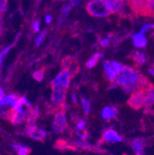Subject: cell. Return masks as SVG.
Instances as JSON below:
<instances>
[{
	"mask_svg": "<svg viewBox=\"0 0 154 155\" xmlns=\"http://www.w3.org/2000/svg\"><path fill=\"white\" fill-rule=\"evenodd\" d=\"M7 7H8V0H1V3H0L1 12H4L7 9Z\"/></svg>",
	"mask_w": 154,
	"mask_h": 155,
	"instance_id": "27",
	"label": "cell"
},
{
	"mask_svg": "<svg viewBox=\"0 0 154 155\" xmlns=\"http://www.w3.org/2000/svg\"><path fill=\"white\" fill-rule=\"evenodd\" d=\"M33 31L35 32H38L40 31V22L38 21H34V23H33Z\"/></svg>",
	"mask_w": 154,
	"mask_h": 155,
	"instance_id": "29",
	"label": "cell"
},
{
	"mask_svg": "<svg viewBox=\"0 0 154 155\" xmlns=\"http://www.w3.org/2000/svg\"><path fill=\"white\" fill-rule=\"evenodd\" d=\"M118 111L115 107L112 106H106L102 111V117L103 119H111L113 117H115L117 114Z\"/></svg>",
	"mask_w": 154,
	"mask_h": 155,
	"instance_id": "14",
	"label": "cell"
},
{
	"mask_svg": "<svg viewBox=\"0 0 154 155\" xmlns=\"http://www.w3.org/2000/svg\"><path fill=\"white\" fill-rule=\"evenodd\" d=\"M18 97L16 95V94H8V95H6L4 98H2L0 100V104L1 106H7V105H10L11 109L15 107L16 105V103H17V100H18Z\"/></svg>",
	"mask_w": 154,
	"mask_h": 155,
	"instance_id": "12",
	"label": "cell"
},
{
	"mask_svg": "<svg viewBox=\"0 0 154 155\" xmlns=\"http://www.w3.org/2000/svg\"><path fill=\"white\" fill-rule=\"evenodd\" d=\"M132 58L133 60L135 61L138 66H141V65H144L147 61V58H146V55L143 54V53H140V52H134L132 54Z\"/></svg>",
	"mask_w": 154,
	"mask_h": 155,
	"instance_id": "16",
	"label": "cell"
},
{
	"mask_svg": "<svg viewBox=\"0 0 154 155\" xmlns=\"http://www.w3.org/2000/svg\"><path fill=\"white\" fill-rule=\"evenodd\" d=\"M5 97V93H4V91H3V89H1V91H0V98H4Z\"/></svg>",
	"mask_w": 154,
	"mask_h": 155,
	"instance_id": "35",
	"label": "cell"
},
{
	"mask_svg": "<svg viewBox=\"0 0 154 155\" xmlns=\"http://www.w3.org/2000/svg\"><path fill=\"white\" fill-rule=\"evenodd\" d=\"M154 104V87L149 83V91H148V98L146 106H150Z\"/></svg>",
	"mask_w": 154,
	"mask_h": 155,
	"instance_id": "18",
	"label": "cell"
},
{
	"mask_svg": "<svg viewBox=\"0 0 154 155\" xmlns=\"http://www.w3.org/2000/svg\"><path fill=\"white\" fill-rule=\"evenodd\" d=\"M21 146H22V145H21V144H18V143H13L11 147H12V149H13V150H14L17 152L18 150L21 149Z\"/></svg>",
	"mask_w": 154,
	"mask_h": 155,
	"instance_id": "31",
	"label": "cell"
},
{
	"mask_svg": "<svg viewBox=\"0 0 154 155\" xmlns=\"http://www.w3.org/2000/svg\"><path fill=\"white\" fill-rule=\"evenodd\" d=\"M102 56H103V54H101V53H96V54H94L91 56L90 59L86 63V67H87L88 68H93L96 64H97V62L99 61V59H100V58H101Z\"/></svg>",
	"mask_w": 154,
	"mask_h": 155,
	"instance_id": "17",
	"label": "cell"
},
{
	"mask_svg": "<svg viewBox=\"0 0 154 155\" xmlns=\"http://www.w3.org/2000/svg\"><path fill=\"white\" fill-rule=\"evenodd\" d=\"M149 84L140 87L132 92L131 97L127 101V104L130 107H132L133 109H140L141 107L146 105L147 98H148Z\"/></svg>",
	"mask_w": 154,
	"mask_h": 155,
	"instance_id": "3",
	"label": "cell"
},
{
	"mask_svg": "<svg viewBox=\"0 0 154 155\" xmlns=\"http://www.w3.org/2000/svg\"><path fill=\"white\" fill-rule=\"evenodd\" d=\"M149 2L150 0H126V4L134 13L144 17H150Z\"/></svg>",
	"mask_w": 154,
	"mask_h": 155,
	"instance_id": "4",
	"label": "cell"
},
{
	"mask_svg": "<svg viewBox=\"0 0 154 155\" xmlns=\"http://www.w3.org/2000/svg\"><path fill=\"white\" fill-rule=\"evenodd\" d=\"M109 9L113 13H118L124 10L126 0H104Z\"/></svg>",
	"mask_w": 154,
	"mask_h": 155,
	"instance_id": "11",
	"label": "cell"
},
{
	"mask_svg": "<svg viewBox=\"0 0 154 155\" xmlns=\"http://www.w3.org/2000/svg\"><path fill=\"white\" fill-rule=\"evenodd\" d=\"M27 133L30 138L36 140H41V141H43L45 139L46 135H47L45 130L38 127L32 124H30L27 127Z\"/></svg>",
	"mask_w": 154,
	"mask_h": 155,
	"instance_id": "9",
	"label": "cell"
},
{
	"mask_svg": "<svg viewBox=\"0 0 154 155\" xmlns=\"http://www.w3.org/2000/svg\"><path fill=\"white\" fill-rule=\"evenodd\" d=\"M9 49H10V47L9 46H8V47H6L2 52H1V55H0V59H1V63L3 62V59H4V56L8 54V52L9 51Z\"/></svg>",
	"mask_w": 154,
	"mask_h": 155,
	"instance_id": "28",
	"label": "cell"
},
{
	"mask_svg": "<svg viewBox=\"0 0 154 155\" xmlns=\"http://www.w3.org/2000/svg\"><path fill=\"white\" fill-rule=\"evenodd\" d=\"M118 86H122L126 92H131L137 89L149 84L147 78L142 76L140 72L129 67L124 68V70L113 81Z\"/></svg>",
	"mask_w": 154,
	"mask_h": 155,
	"instance_id": "1",
	"label": "cell"
},
{
	"mask_svg": "<svg viewBox=\"0 0 154 155\" xmlns=\"http://www.w3.org/2000/svg\"><path fill=\"white\" fill-rule=\"evenodd\" d=\"M85 126H86V122L84 120L79 121L78 123H77V127H76L77 131H82L85 128Z\"/></svg>",
	"mask_w": 154,
	"mask_h": 155,
	"instance_id": "25",
	"label": "cell"
},
{
	"mask_svg": "<svg viewBox=\"0 0 154 155\" xmlns=\"http://www.w3.org/2000/svg\"><path fill=\"white\" fill-rule=\"evenodd\" d=\"M52 87H53V91L51 96L52 103L56 106L64 104V102L66 100V94H67L66 88L63 86H52Z\"/></svg>",
	"mask_w": 154,
	"mask_h": 155,
	"instance_id": "7",
	"label": "cell"
},
{
	"mask_svg": "<svg viewBox=\"0 0 154 155\" xmlns=\"http://www.w3.org/2000/svg\"><path fill=\"white\" fill-rule=\"evenodd\" d=\"M149 73H150L151 75H153V76H154V68H149Z\"/></svg>",
	"mask_w": 154,
	"mask_h": 155,
	"instance_id": "36",
	"label": "cell"
},
{
	"mask_svg": "<svg viewBox=\"0 0 154 155\" xmlns=\"http://www.w3.org/2000/svg\"><path fill=\"white\" fill-rule=\"evenodd\" d=\"M80 1V0H70V3H71L73 6H79Z\"/></svg>",
	"mask_w": 154,
	"mask_h": 155,
	"instance_id": "32",
	"label": "cell"
},
{
	"mask_svg": "<svg viewBox=\"0 0 154 155\" xmlns=\"http://www.w3.org/2000/svg\"><path fill=\"white\" fill-rule=\"evenodd\" d=\"M33 79L36 80L37 81L41 82L44 80V68H40L36 71L33 72Z\"/></svg>",
	"mask_w": 154,
	"mask_h": 155,
	"instance_id": "20",
	"label": "cell"
},
{
	"mask_svg": "<svg viewBox=\"0 0 154 155\" xmlns=\"http://www.w3.org/2000/svg\"><path fill=\"white\" fill-rule=\"evenodd\" d=\"M103 140L108 143H116V142H122L123 139L121 136L112 128L107 129L103 134Z\"/></svg>",
	"mask_w": 154,
	"mask_h": 155,
	"instance_id": "10",
	"label": "cell"
},
{
	"mask_svg": "<svg viewBox=\"0 0 154 155\" xmlns=\"http://www.w3.org/2000/svg\"><path fill=\"white\" fill-rule=\"evenodd\" d=\"M103 66L105 70L106 79L109 81H114L116 77L124 70L125 66L115 61H103Z\"/></svg>",
	"mask_w": 154,
	"mask_h": 155,
	"instance_id": "5",
	"label": "cell"
},
{
	"mask_svg": "<svg viewBox=\"0 0 154 155\" xmlns=\"http://www.w3.org/2000/svg\"><path fill=\"white\" fill-rule=\"evenodd\" d=\"M133 43H134L135 46L139 47V48H144L147 45V40H146V38L140 32L138 33V34H135L133 36Z\"/></svg>",
	"mask_w": 154,
	"mask_h": 155,
	"instance_id": "15",
	"label": "cell"
},
{
	"mask_svg": "<svg viewBox=\"0 0 154 155\" xmlns=\"http://www.w3.org/2000/svg\"><path fill=\"white\" fill-rule=\"evenodd\" d=\"M87 12L96 18H104L111 14V10L104 0H91L86 4Z\"/></svg>",
	"mask_w": 154,
	"mask_h": 155,
	"instance_id": "2",
	"label": "cell"
},
{
	"mask_svg": "<svg viewBox=\"0 0 154 155\" xmlns=\"http://www.w3.org/2000/svg\"><path fill=\"white\" fill-rule=\"evenodd\" d=\"M81 104H82V108L83 111L86 114H88L90 111V100L86 99V98H82L81 99Z\"/></svg>",
	"mask_w": 154,
	"mask_h": 155,
	"instance_id": "21",
	"label": "cell"
},
{
	"mask_svg": "<svg viewBox=\"0 0 154 155\" xmlns=\"http://www.w3.org/2000/svg\"><path fill=\"white\" fill-rule=\"evenodd\" d=\"M52 21V16L51 15H47L45 17V22L46 23H50Z\"/></svg>",
	"mask_w": 154,
	"mask_h": 155,
	"instance_id": "33",
	"label": "cell"
},
{
	"mask_svg": "<svg viewBox=\"0 0 154 155\" xmlns=\"http://www.w3.org/2000/svg\"><path fill=\"white\" fill-rule=\"evenodd\" d=\"M30 152V149L26 146H21V149L17 151L18 155H28Z\"/></svg>",
	"mask_w": 154,
	"mask_h": 155,
	"instance_id": "23",
	"label": "cell"
},
{
	"mask_svg": "<svg viewBox=\"0 0 154 155\" xmlns=\"http://www.w3.org/2000/svg\"><path fill=\"white\" fill-rule=\"evenodd\" d=\"M78 136L80 137V140H88V133L87 132H84V133H78Z\"/></svg>",
	"mask_w": 154,
	"mask_h": 155,
	"instance_id": "30",
	"label": "cell"
},
{
	"mask_svg": "<svg viewBox=\"0 0 154 155\" xmlns=\"http://www.w3.org/2000/svg\"><path fill=\"white\" fill-rule=\"evenodd\" d=\"M45 34H46V32H45V31H43L39 36L37 37L36 41H35V44H36V45H37V46H40V45H41V44H42V42L44 41Z\"/></svg>",
	"mask_w": 154,
	"mask_h": 155,
	"instance_id": "24",
	"label": "cell"
},
{
	"mask_svg": "<svg viewBox=\"0 0 154 155\" xmlns=\"http://www.w3.org/2000/svg\"><path fill=\"white\" fill-rule=\"evenodd\" d=\"M74 144L77 146V147H80L81 149H85V150H91L93 149L92 145H90L87 140H77L74 141Z\"/></svg>",
	"mask_w": 154,
	"mask_h": 155,
	"instance_id": "19",
	"label": "cell"
},
{
	"mask_svg": "<svg viewBox=\"0 0 154 155\" xmlns=\"http://www.w3.org/2000/svg\"><path fill=\"white\" fill-rule=\"evenodd\" d=\"M111 40V36H108L107 38L105 39H102V40L100 41V45L103 46V47H107L109 45V42Z\"/></svg>",
	"mask_w": 154,
	"mask_h": 155,
	"instance_id": "26",
	"label": "cell"
},
{
	"mask_svg": "<svg viewBox=\"0 0 154 155\" xmlns=\"http://www.w3.org/2000/svg\"><path fill=\"white\" fill-rule=\"evenodd\" d=\"M67 127V120L66 114L63 111L57 112L54 114V118L53 121V130L56 134H61L65 131Z\"/></svg>",
	"mask_w": 154,
	"mask_h": 155,
	"instance_id": "6",
	"label": "cell"
},
{
	"mask_svg": "<svg viewBox=\"0 0 154 155\" xmlns=\"http://www.w3.org/2000/svg\"><path fill=\"white\" fill-rule=\"evenodd\" d=\"M131 147L136 155H144V142L140 139H135L131 143Z\"/></svg>",
	"mask_w": 154,
	"mask_h": 155,
	"instance_id": "13",
	"label": "cell"
},
{
	"mask_svg": "<svg viewBox=\"0 0 154 155\" xmlns=\"http://www.w3.org/2000/svg\"><path fill=\"white\" fill-rule=\"evenodd\" d=\"M70 9H71V7H70L69 5L66 6V7L63 8L62 13H61V17H60V18H59V23H62V22L65 21L66 18L67 17V15H68V13H69V11H70Z\"/></svg>",
	"mask_w": 154,
	"mask_h": 155,
	"instance_id": "22",
	"label": "cell"
},
{
	"mask_svg": "<svg viewBox=\"0 0 154 155\" xmlns=\"http://www.w3.org/2000/svg\"><path fill=\"white\" fill-rule=\"evenodd\" d=\"M72 101H73V103H74L75 104H78V100H77V96H76V94H72Z\"/></svg>",
	"mask_w": 154,
	"mask_h": 155,
	"instance_id": "34",
	"label": "cell"
},
{
	"mask_svg": "<svg viewBox=\"0 0 154 155\" xmlns=\"http://www.w3.org/2000/svg\"><path fill=\"white\" fill-rule=\"evenodd\" d=\"M70 79H71V71L68 68H65L52 81V86H63L65 88H67L69 86Z\"/></svg>",
	"mask_w": 154,
	"mask_h": 155,
	"instance_id": "8",
	"label": "cell"
}]
</instances>
